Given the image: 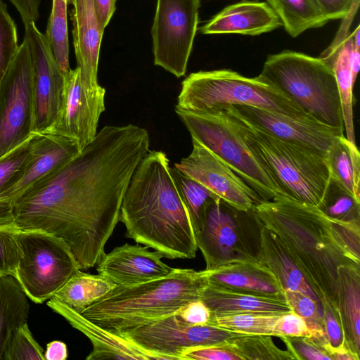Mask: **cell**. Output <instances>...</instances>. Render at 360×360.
Segmentation results:
<instances>
[{
	"label": "cell",
	"instance_id": "ee69618b",
	"mask_svg": "<svg viewBox=\"0 0 360 360\" xmlns=\"http://www.w3.org/2000/svg\"><path fill=\"white\" fill-rule=\"evenodd\" d=\"M323 311V324L330 345L337 347L345 340L344 332L338 308L328 301H320Z\"/></svg>",
	"mask_w": 360,
	"mask_h": 360
},
{
	"label": "cell",
	"instance_id": "c3c4849f",
	"mask_svg": "<svg viewBox=\"0 0 360 360\" xmlns=\"http://www.w3.org/2000/svg\"><path fill=\"white\" fill-rule=\"evenodd\" d=\"M19 13L24 25L39 18L40 0H8Z\"/></svg>",
	"mask_w": 360,
	"mask_h": 360
},
{
	"label": "cell",
	"instance_id": "277c9868",
	"mask_svg": "<svg viewBox=\"0 0 360 360\" xmlns=\"http://www.w3.org/2000/svg\"><path fill=\"white\" fill-rule=\"evenodd\" d=\"M207 285L202 271L174 269L168 275L131 285H116L86 308L84 317L117 335L178 311L191 301L199 300Z\"/></svg>",
	"mask_w": 360,
	"mask_h": 360
},
{
	"label": "cell",
	"instance_id": "1f68e13d",
	"mask_svg": "<svg viewBox=\"0 0 360 360\" xmlns=\"http://www.w3.org/2000/svg\"><path fill=\"white\" fill-rule=\"evenodd\" d=\"M170 173L188 215L195 236L202 228L207 206L219 198L175 167H170Z\"/></svg>",
	"mask_w": 360,
	"mask_h": 360
},
{
	"label": "cell",
	"instance_id": "7a4b0ae2",
	"mask_svg": "<svg viewBox=\"0 0 360 360\" xmlns=\"http://www.w3.org/2000/svg\"><path fill=\"white\" fill-rule=\"evenodd\" d=\"M254 210L286 248L320 301L338 308V268L360 266V222L326 216L317 206L278 194Z\"/></svg>",
	"mask_w": 360,
	"mask_h": 360
},
{
	"label": "cell",
	"instance_id": "d6a6232c",
	"mask_svg": "<svg viewBox=\"0 0 360 360\" xmlns=\"http://www.w3.org/2000/svg\"><path fill=\"white\" fill-rule=\"evenodd\" d=\"M68 5V0H52V8L45 33L56 63L64 76L71 69L69 64Z\"/></svg>",
	"mask_w": 360,
	"mask_h": 360
},
{
	"label": "cell",
	"instance_id": "816d5d0a",
	"mask_svg": "<svg viewBox=\"0 0 360 360\" xmlns=\"http://www.w3.org/2000/svg\"><path fill=\"white\" fill-rule=\"evenodd\" d=\"M68 356L67 345L60 340L49 342L44 352L46 360H65Z\"/></svg>",
	"mask_w": 360,
	"mask_h": 360
},
{
	"label": "cell",
	"instance_id": "7bdbcfd3",
	"mask_svg": "<svg viewBox=\"0 0 360 360\" xmlns=\"http://www.w3.org/2000/svg\"><path fill=\"white\" fill-rule=\"evenodd\" d=\"M181 360H242L226 342L192 347L181 353Z\"/></svg>",
	"mask_w": 360,
	"mask_h": 360
},
{
	"label": "cell",
	"instance_id": "83f0119b",
	"mask_svg": "<svg viewBox=\"0 0 360 360\" xmlns=\"http://www.w3.org/2000/svg\"><path fill=\"white\" fill-rule=\"evenodd\" d=\"M354 46L352 34L349 33L332 56L322 59L331 68L335 75L346 138L350 143L356 144L353 114V89L356 81L349 64V54Z\"/></svg>",
	"mask_w": 360,
	"mask_h": 360
},
{
	"label": "cell",
	"instance_id": "bcb514c9",
	"mask_svg": "<svg viewBox=\"0 0 360 360\" xmlns=\"http://www.w3.org/2000/svg\"><path fill=\"white\" fill-rule=\"evenodd\" d=\"M176 314L182 321L191 325L209 324L211 319L210 309L200 299L186 304Z\"/></svg>",
	"mask_w": 360,
	"mask_h": 360
},
{
	"label": "cell",
	"instance_id": "484cf974",
	"mask_svg": "<svg viewBox=\"0 0 360 360\" xmlns=\"http://www.w3.org/2000/svg\"><path fill=\"white\" fill-rule=\"evenodd\" d=\"M336 301L345 340L360 354V266L338 268Z\"/></svg>",
	"mask_w": 360,
	"mask_h": 360
},
{
	"label": "cell",
	"instance_id": "7402d4cb",
	"mask_svg": "<svg viewBox=\"0 0 360 360\" xmlns=\"http://www.w3.org/2000/svg\"><path fill=\"white\" fill-rule=\"evenodd\" d=\"M282 23L266 2L242 0L225 7L200 27L204 34L259 35L276 30Z\"/></svg>",
	"mask_w": 360,
	"mask_h": 360
},
{
	"label": "cell",
	"instance_id": "5bb4252c",
	"mask_svg": "<svg viewBox=\"0 0 360 360\" xmlns=\"http://www.w3.org/2000/svg\"><path fill=\"white\" fill-rule=\"evenodd\" d=\"M25 26L31 61L33 96V133L49 131L59 111L64 91L65 77L55 59L45 34L34 22Z\"/></svg>",
	"mask_w": 360,
	"mask_h": 360
},
{
	"label": "cell",
	"instance_id": "b9f144b4",
	"mask_svg": "<svg viewBox=\"0 0 360 360\" xmlns=\"http://www.w3.org/2000/svg\"><path fill=\"white\" fill-rule=\"evenodd\" d=\"M295 360H331L324 349L309 336H281Z\"/></svg>",
	"mask_w": 360,
	"mask_h": 360
},
{
	"label": "cell",
	"instance_id": "603a6c76",
	"mask_svg": "<svg viewBox=\"0 0 360 360\" xmlns=\"http://www.w3.org/2000/svg\"><path fill=\"white\" fill-rule=\"evenodd\" d=\"M207 285L250 294L285 297L273 273L257 262H236L201 271Z\"/></svg>",
	"mask_w": 360,
	"mask_h": 360
},
{
	"label": "cell",
	"instance_id": "db71d44e",
	"mask_svg": "<svg viewBox=\"0 0 360 360\" xmlns=\"http://www.w3.org/2000/svg\"><path fill=\"white\" fill-rule=\"evenodd\" d=\"M352 34V38L354 41V46L356 48L360 49V26L359 25L356 27Z\"/></svg>",
	"mask_w": 360,
	"mask_h": 360
},
{
	"label": "cell",
	"instance_id": "4316f807",
	"mask_svg": "<svg viewBox=\"0 0 360 360\" xmlns=\"http://www.w3.org/2000/svg\"><path fill=\"white\" fill-rule=\"evenodd\" d=\"M27 298L14 277L0 276V360L13 332L27 323L30 312Z\"/></svg>",
	"mask_w": 360,
	"mask_h": 360
},
{
	"label": "cell",
	"instance_id": "30bf717a",
	"mask_svg": "<svg viewBox=\"0 0 360 360\" xmlns=\"http://www.w3.org/2000/svg\"><path fill=\"white\" fill-rule=\"evenodd\" d=\"M20 259L15 279L27 297L37 304L49 300L78 270L68 245L40 230H18Z\"/></svg>",
	"mask_w": 360,
	"mask_h": 360
},
{
	"label": "cell",
	"instance_id": "74e56055",
	"mask_svg": "<svg viewBox=\"0 0 360 360\" xmlns=\"http://www.w3.org/2000/svg\"><path fill=\"white\" fill-rule=\"evenodd\" d=\"M4 360H45L43 348L33 338L27 323L11 334L6 347Z\"/></svg>",
	"mask_w": 360,
	"mask_h": 360
},
{
	"label": "cell",
	"instance_id": "ffe728a7",
	"mask_svg": "<svg viewBox=\"0 0 360 360\" xmlns=\"http://www.w3.org/2000/svg\"><path fill=\"white\" fill-rule=\"evenodd\" d=\"M77 67L86 89L96 91L102 88L98 82V67L104 30L101 27L94 0H68Z\"/></svg>",
	"mask_w": 360,
	"mask_h": 360
},
{
	"label": "cell",
	"instance_id": "ba28073f",
	"mask_svg": "<svg viewBox=\"0 0 360 360\" xmlns=\"http://www.w3.org/2000/svg\"><path fill=\"white\" fill-rule=\"evenodd\" d=\"M191 135L243 179L262 201L281 194L243 138L236 120L225 110L195 112L175 107ZM282 195V194H281Z\"/></svg>",
	"mask_w": 360,
	"mask_h": 360
},
{
	"label": "cell",
	"instance_id": "6da1fadb",
	"mask_svg": "<svg viewBox=\"0 0 360 360\" xmlns=\"http://www.w3.org/2000/svg\"><path fill=\"white\" fill-rule=\"evenodd\" d=\"M149 148L144 128L103 127L77 156L16 201L15 226L59 238L80 270L94 267L120 221L123 198Z\"/></svg>",
	"mask_w": 360,
	"mask_h": 360
},
{
	"label": "cell",
	"instance_id": "3957f363",
	"mask_svg": "<svg viewBox=\"0 0 360 360\" xmlns=\"http://www.w3.org/2000/svg\"><path fill=\"white\" fill-rule=\"evenodd\" d=\"M126 237L168 259H193L191 224L170 173L167 155L149 150L136 168L122 200Z\"/></svg>",
	"mask_w": 360,
	"mask_h": 360
},
{
	"label": "cell",
	"instance_id": "f907efd6",
	"mask_svg": "<svg viewBox=\"0 0 360 360\" xmlns=\"http://www.w3.org/2000/svg\"><path fill=\"white\" fill-rule=\"evenodd\" d=\"M101 27L105 30L115 11L116 0H94Z\"/></svg>",
	"mask_w": 360,
	"mask_h": 360
},
{
	"label": "cell",
	"instance_id": "60d3db41",
	"mask_svg": "<svg viewBox=\"0 0 360 360\" xmlns=\"http://www.w3.org/2000/svg\"><path fill=\"white\" fill-rule=\"evenodd\" d=\"M18 230L15 224L0 226V276L15 278L20 259L16 238Z\"/></svg>",
	"mask_w": 360,
	"mask_h": 360
},
{
	"label": "cell",
	"instance_id": "8fae6325",
	"mask_svg": "<svg viewBox=\"0 0 360 360\" xmlns=\"http://www.w3.org/2000/svg\"><path fill=\"white\" fill-rule=\"evenodd\" d=\"M200 6V0H157L151 28L154 64L177 77L186 72Z\"/></svg>",
	"mask_w": 360,
	"mask_h": 360
},
{
	"label": "cell",
	"instance_id": "4dcf8cb0",
	"mask_svg": "<svg viewBox=\"0 0 360 360\" xmlns=\"http://www.w3.org/2000/svg\"><path fill=\"white\" fill-rule=\"evenodd\" d=\"M330 176L360 200V154L356 144L342 135L326 155Z\"/></svg>",
	"mask_w": 360,
	"mask_h": 360
},
{
	"label": "cell",
	"instance_id": "2e32d148",
	"mask_svg": "<svg viewBox=\"0 0 360 360\" xmlns=\"http://www.w3.org/2000/svg\"><path fill=\"white\" fill-rule=\"evenodd\" d=\"M105 89L89 91L84 86L80 69L65 76L62 103L57 117L46 132L75 141L82 150L97 134L101 115L105 111Z\"/></svg>",
	"mask_w": 360,
	"mask_h": 360
},
{
	"label": "cell",
	"instance_id": "7c38bea8",
	"mask_svg": "<svg viewBox=\"0 0 360 360\" xmlns=\"http://www.w3.org/2000/svg\"><path fill=\"white\" fill-rule=\"evenodd\" d=\"M240 334L211 324H188L176 312L117 335L156 356L158 360H181V353L187 349L221 344Z\"/></svg>",
	"mask_w": 360,
	"mask_h": 360
},
{
	"label": "cell",
	"instance_id": "681fc988",
	"mask_svg": "<svg viewBox=\"0 0 360 360\" xmlns=\"http://www.w3.org/2000/svg\"><path fill=\"white\" fill-rule=\"evenodd\" d=\"M323 348L330 356L331 360H359V355L353 352L345 340L337 347H333L329 342L323 345Z\"/></svg>",
	"mask_w": 360,
	"mask_h": 360
},
{
	"label": "cell",
	"instance_id": "d6986e66",
	"mask_svg": "<svg viewBox=\"0 0 360 360\" xmlns=\"http://www.w3.org/2000/svg\"><path fill=\"white\" fill-rule=\"evenodd\" d=\"M162 255L139 243H124L104 253L97 263L98 274L118 285H131L169 274L174 268L164 263Z\"/></svg>",
	"mask_w": 360,
	"mask_h": 360
},
{
	"label": "cell",
	"instance_id": "cb8c5ba5",
	"mask_svg": "<svg viewBox=\"0 0 360 360\" xmlns=\"http://www.w3.org/2000/svg\"><path fill=\"white\" fill-rule=\"evenodd\" d=\"M211 316L255 313L281 315L291 311L285 297L259 295L206 285L200 298Z\"/></svg>",
	"mask_w": 360,
	"mask_h": 360
},
{
	"label": "cell",
	"instance_id": "d590c367",
	"mask_svg": "<svg viewBox=\"0 0 360 360\" xmlns=\"http://www.w3.org/2000/svg\"><path fill=\"white\" fill-rule=\"evenodd\" d=\"M280 315L255 313L211 316L209 324L243 334H262L273 336L274 325Z\"/></svg>",
	"mask_w": 360,
	"mask_h": 360
},
{
	"label": "cell",
	"instance_id": "d4e9b609",
	"mask_svg": "<svg viewBox=\"0 0 360 360\" xmlns=\"http://www.w3.org/2000/svg\"><path fill=\"white\" fill-rule=\"evenodd\" d=\"M259 263L273 273L284 292H301L320 301L280 239L264 226L261 231Z\"/></svg>",
	"mask_w": 360,
	"mask_h": 360
},
{
	"label": "cell",
	"instance_id": "9c48e42d",
	"mask_svg": "<svg viewBox=\"0 0 360 360\" xmlns=\"http://www.w3.org/2000/svg\"><path fill=\"white\" fill-rule=\"evenodd\" d=\"M263 227L254 207L240 210L220 198L211 202L195 235L205 269L236 262L259 263Z\"/></svg>",
	"mask_w": 360,
	"mask_h": 360
},
{
	"label": "cell",
	"instance_id": "44dd1931",
	"mask_svg": "<svg viewBox=\"0 0 360 360\" xmlns=\"http://www.w3.org/2000/svg\"><path fill=\"white\" fill-rule=\"evenodd\" d=\"M47 305L90 340L93 349L86 360H158L156 356L97 326L54 297L48 300Z\"/></svg>",
	"mask_w": 360,
	"mask_h": 360
},
{
	"label": "cell",
	"instance_id": "f35d334b",
	"mask_svg": "<svg viewBox=\"0 0 360 360\" xmlns=\"http://www.w3.org/2000/svg\"><path fill=\"white\" fill-rule=\"evenodd\" d=\"M19 46L16 24L9 14L6 4L0 0V84Z\"/></svg>",
	"mask_w": 360,
	"mask_h": 360
},
{
	"label": "cell",
	"instance_id": "8992f818",
	"mask_svg": "<svg viewBox=\"0 0 360 360\" xmlns=\"http://www.w3.org/2000/svg\"><path fill=\"white\" fill-rule=\"evenodd\" d=\"M232 117L281 194L318 207L330 176L326 156L279 139Z\"/></svg>",
	"mask_w": 360,
	"mask_h": 360
},
{
	"label": "cell",
	"instance_id": "8d00e7d4",
	"mask_svg": "<svg viewBox=\"0 0 360 360\" xmlns=\"http://www.w3.org/2000/svg\"><path fill=\"white\" fill-rule=\"evenodd\" d=\"M285 297L292 311L305 320L310 330L309 337L321 339L326 336L320 301L303 292L292 290H285Z\"/></svg>",
	"mask_w": 360,
	"mask_h": 360
},
{
	"label": "cell",
	"instance_id": "5b68a950",
	"mask_svg": "<svg viewBox=\"0 0 360 360\" xmlns=\"http://www.w3.org/2000/svg\"><path fill=\"white\" fill-rule=\"evenodd\" d=\"M258 77L316 120L345 131L335 75L320 57L289 50L271 54Z\"/></svg>",
	"mask_w": 360,
	"mask_h": 360
},
{
	"label": "cell",
	"instance_id": "836d02e7",
	"mask_svg": "<svg viewBox=\"0 0 360 360\" xmlns=\"http://www.w3.org/2000/svg\"><path fill=\"white\" fill-rule=\"evenodd\" d=\"M318 207L331 219L360 222V200L331 176Z\"/></svg>",
	"mask_w": 360,
	"mask_h": 360
},
{
	"label": "cell",
	"instance_id": "ac0fdd59",
	"mask_svg": "<svg viewBox=\"0 0 360 360\" xmlns=\"http://www.w3.org/2000/svg\"><path fill=\"white\" fill-rule=\"evenodd\" d=\"M192 151L174 167L236 209L247 211L262 201L255 191L212 152L192 138Z\"/></svg>",
	"mask_w": 360,
	"mask_h": 360
},
{
	"label": "cell",
	"instance_id": "52a82bcc",
	"mask_svg": "<svg viewBox=\"0 0 360 360\" xmlns=\"http://www.w3.org/2000/svg\"><path fill=\"white\" fill-rule=\"evenodd\" d=\"M229 105H248L292 117L314 119L258 76L249 78L226 69L191 73L181 83L176 107L209 112Z\"/></svg>",
	"mask_w": 360,
	"mask_h": 360
},
{
	"label": "cell",
	"instance_id": "f546056e",
	"mask_svg": "<svg viewBox=\"0 0 360 360\" xmlns=\"http://www.w3.org/2000/svg\"><path fill=\"white\" fill-rule=\"evenodd\" d=\"M292 37L309 29L323 26L329 20L316 0H266Z\"/></svg>",
	"mask_w": 360,
	"mask_h": 360
},
{
	"label": "cell",
	"instance_id": "ab89813d",
	"mask_svg": "<svg viewBox=\"0 0 360 360\" xmlns=\"http://www.w3.org/2000/svg\"><path fill=\"white\" fill-rule=\"evenodd\" d=\"M34 133L21 145L0 158V194L15 181L30 154Z\"/></svg>",
	"mask_w": 360,
	"mask_h": 360
},
{
	"label": "cell",
	"instance_id": "f1b7e54d",
	"mask_svg": "<svg viewBox=\"0 0 360 360\" xmlns=\"http://www.w3.org/2000/svg\"><path fill=\"white\" fill-rule=\"evenodd\" d=\"M115 285L98 274H90L79 269L53 297L73 310L82 313Z\"/></svg>",
	"mask_w": 360,
	"mask_h": 360
},
{
	"label": "cell",
	"instance_id": "e0dca14e",
	"mask_svg": "<svg viewBox=\"0 0 360 360\" xmlns=\"http://www.w3.org/2000/svg\"><path fill=\"white\" fill-rule=\"evenodd\" d=\"M229 115L279 139L315 150L326 156L344 131L314 119H300L248 105H229Z\"/></svg>",
	"mask_w": 360,
	"mask_h": 360
},
{
	"label": "cell",
	"instance_id": "7dc6e473",
	"mask_svg": "<svg viewBox=\"0 0 360 360\" xmlns=\"http://www.w3.org/2000/svg\"><path fill=\"white\" fill-rule=\"evenodd\" d=\"M356 0H316L321 11L328 20L344 18Z\"/></svg>",
	"mask_w": 360,
	"mask_h": 360
},
{
	"label": "cell",
	"instance_id": "f6af8a7d",
	"mask_svg": "<svg viewBox=\"0 0 360 360\" xmlns=\"http://www.w3.org/2000/svg\"><path fill=\"white\" fill-rule=\"evenodd\" d=\"M273 336H310V330L305 320L291 311L278 316Z\"/></svg>",
	"mask_w": 360,
	"mask_h": 360
},
{
	"label": "cell",
	"instance_id": "9a60e30c",
	"mask_svg": "<svg viewBox=\"0 0 360 360\" xmlns=\"http://www.w3.org/2000/svg\"><path fill=\"white\" fill-rule=\"evenodd\" d=\"M73 139L50 132L34 133L31 154L15 181L0 194V226L14 224L16 201L80 153Z\"/></svg>",
	"mask_w": 360,
	"mask_h": 360
},
{
	"label": "cell",
	"instance_id": "4fadbf2b",
	"mask_svg": "<svg viewBox=\"0 0 360 360\" xmlns=\"http://www.w3.org/2000/svg\"><path fill=\"white\" fill-rule=\"evenodd\" d=\"M33 120L30 55L23 39L0 84V158L30 138Z\"/></svg>",
	"mask_w": 360,
	"mask_h": 360
},
{
	"label": "cell",
	"instance_id": "f5cc1de1",
	"mask_svg": "<svg viewBox=\"0 0 360 360\" xmlns=\"http://www.w3.org/2000/svg\"><path fill=\"white\" fill-rule=\"evenodd\" d=\"M360 49L353 46L349 54V64L354 79L356 81L360 68Z\"/></svg>",
	"mask_w": 360,
	"mask_h": 360
},
{
	"label": "cell",
	"instance_id": "e575fe53",
	"mask_svg": "<svg viewBox=\"0 0 360 360\" xmlns=\"http://www.w3.org/2000/svg\"><path fill=\"white\" fill-rule=\"evenodd\" d=\"M272 336L262 334H240L226 340L242 360H293L288 350L279 349Z\"/></svg>",
	"mask_w": 360,
	"mask_h": 360
}]
</instances>
